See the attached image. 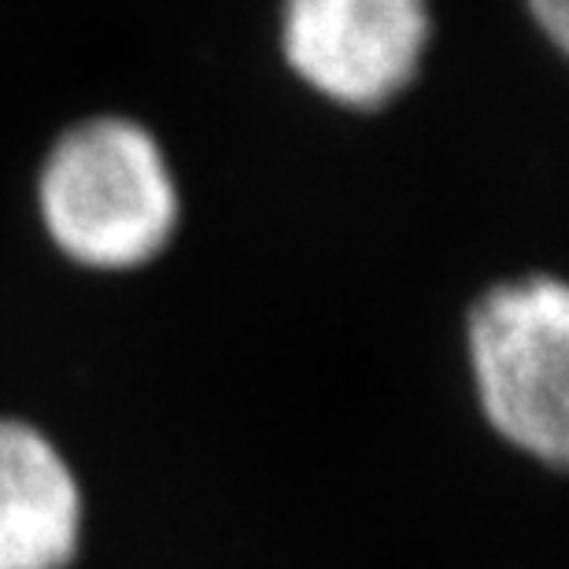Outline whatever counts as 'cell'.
<instances>
[{
    "label": "cell",
    "mask_w": 569,
    "mask_h": 569,
    "mask_svg": "<svg viewBox=\"0 0 569 569\" xmlns=\"http://www.w3.org/2000/svg\"><path fill=\"white\" fill-rule=\"evenodd\" d=\"M429 44L426 0H284L281 52L315 93L381 108L415 82Z\"/></svg>",
    "instance_id": "3957f363"
},
{
    "label": "cell",
    "mask_w": 569,
    "mask_h": 569,
    "mask_svg": "<svg viewBox=\"0 0 569 569\" xmlns=\"http://www.w3.org/2000/svg\"><path fill=\"white\" fill-rule=\"evenodd\" d=\"M477 400L499 437L548 466L569 459V292L532 274L496 284L470 315Z\"/></svg>",
    "instance_id": "7a4b0ae2"
},
{
    "label": "cell",
    "mask_w": 569,
    "mask_h": 569,
    "mask_svg": "<svg viewBox=\"0 0 569 569\" xmlns=\"http://www.w3.org/2000/svg\"><path fill=\"white\" fill-rule=\"evenodd\" d=\"M529 11L537 19L540 33L548 38L555 49L566 52L569 41V0H529Z\"/></svg>",
    "instance_id": "5b68a950"
},
{
    "label": "cell",
    "mask_w": 569,
    "mask_h": 569,
    "mask_svg": "<svg viewBox=\"0 0 569 569\" xmlns=\"http://www.w3.org/2000/svg\"><path fill=\"white\" fill-rule=\"evenodd\" d=\"M78 532L71 466L33 426L0 418V569H67Z\"/></svg>",
    "instance_id": "277c9868"
},
{
    "label": "cell",
    "mask_w": 569,
    "mask_h": 569,
    "mask_svg": "<svg viewBox=\"0 0 569 569\" xmlns=\"http://www.w3.org/2000/svg\"><path fill=\"white\" fill-rule=\"evenodd\" d=\"M38 200L56 248L89 270L152 263L181 211L163 148L130 119L67 130L41 167Z\"/></svg>",
    "instance_id": "6da1fadb"
}]
</instances>
